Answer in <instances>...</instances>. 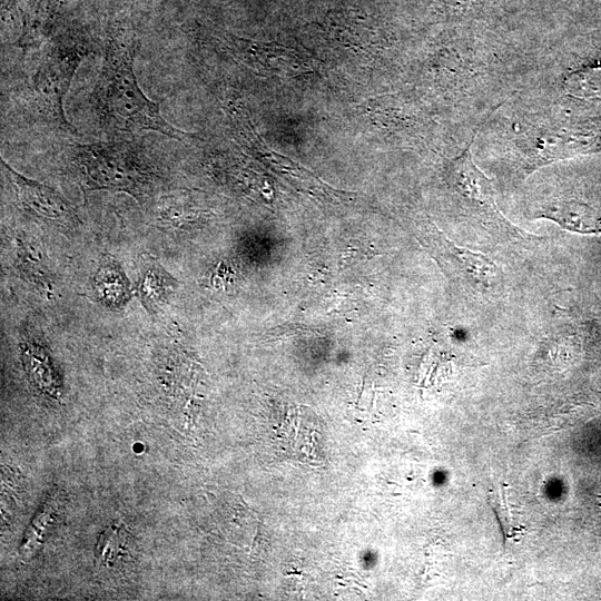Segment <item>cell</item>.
<instances>
[{"label": "cell", "mask_w": 601, "mask_h": 601, "mask_svg": "<svg viewBox=\"0 0 601 601\" xmlns=\"http://www.w3.org/2000/svg\"><path fill=\"white\" fill-rule=\"evenodd\" d=\"M52 10L51 0H35L14 46L23 52L39 49L50 33Z\"/></svg>", "instance_id": "obj_9"}, {"label": "cell", "mask_w": 601, "mask_h": 601, "mask_svg": "<svg viewBox=\"0 0 601 601\" xmlns=\"http://www.w3.org/2000/svg\"><path fill=\"white\" fill-rule=\"evenodd\" d=\"M447 178L462 204L480 220H484L501 234L516 236L514 227L505 220L495 204L491 180L475 165L471 145L451 161Z\"/></svg>", "instance_id": "obj_4"}, {"label": "cell", "mask_w": 601, "mask_h": 601, "mask_svg": "<svg viewBox=\"0 0 601 601\" xmlns=\"http://www.w3.org/2000/svg\"><path fill=\"white\" fill-rule=\"evenodd\" d=\"M489 503L499 519L501 529L506 539L514 538L519 533L520 525L511 511L505 486H500L489 494Z\"/></svg>", "instance_id": "obj_13"}, {"label": "cell", "mask_w": 601, "mask_h": 601, "mask_svg": "<svg viewBox=\"0 0 601 601\" xmlns=\"http://www.w3.org/2000/svg\"><path fill=\"white\" fill-rule=\"evenodd\" d=\"M69 161L87 190H121L140 197L149 189L155 176L142 148L125 139L73 144L69 149Z\"/></svg>", "instance_id": "obj_3"}, {"label": "cell", "mask_w": 601, "mask_h": 601, "mask_svg": "<svg viewBox=\"0 0 601 601\" xmlns=\"http://www.w3.org/2000/svg\"><path fill=\"white\" fill-rule=\"evenodd\" d=\"M601 149V134L594 126L578 124L551 130L536 140L525 158L528 173L555 160Z\"/></svg>", "instance_id": "obj_6"}, {"label": "cell", "mask_w": 601, "mask_h": 601, "mask_svg": "<svg viewBox=\"0 0 601 601\" xmlns=\"http://www.w3.org/2000/svg\"><path fill=\"white\" fill-rule=\"evenodd\" d=\"M92 50L82 37L61 36L51 41L23 93L32 120L65 134H79L65 116L63 99L78 67Z\"/></svg>", "instance_id": "obj_2"}, {"label": "cell", "mask_w": 601, "mask_h": 601, "mask_svg": "<svg viewBox=\"0 0 601 601\" xmlns=\"http://www.w3.org/2000/svg\"><path fill=\"white\" fill-rule=\"evenodd\" d=\"M99 297L109 303L119 305L128 295V287L121 270L112 265L101 266L95 279Z\"/></svg>", "instance_id": "obj_11"}, {"label": "cell", "mask_w": 601, "mask_h": 601, "mask_svg": "<svg viewBox=\"0 0 601 601\" xmlns=\"http://www.w3.org/2000/svg\"><path fill=\"white\" fill-rule=\"evenodd\" d=\"M137 42L126 36H110L89 105L100 130L115 138L141 130L157 131L185 141L190 134L169 124L160 112V101L148 98L134 71Z\"/></svg>", "instance_id": "obj_1"}, {"label": "cell", "mask_w": 601, "mask_h": 601, "mask_svg": "<svg viewBox=\"0 0 601 601\" xmlns=\"http://www.w3.org/2000/svg\"><path fill=\"white\" fill-rule=\"evenodd\" d=\"M1 167L14 189L18 201L26 210L61 227L79 226L80 219L75 207L57 190L19 174L3 159Z\"/></svg>", "instance_id": "obj_5"}, {"label": "cell", "mask_w": 601, "mask_h": 601, "mask_svg": "<svg viewBox=\"0 0 601 601\" xmlns=\"http://www.w3.org/2000/svg\"><path fill=\"white\" fill-rule=\"evenodd\" d=\"M542 217L568 230L601 233V209L577 200H561L543 209Z\"/></svg>", "instance_id": "obj_8"}, {"label": "cell", "mask_w": 601, "mask_h": 601, "mask_svg": "<svg viewBox=\"0 0 601 601\" xmlns=\"http://www.w3.org/2000/svg\"><path fill=\"white\" fill-rule=\"evenodd\" d=\"M24 362L33 381L43 390L56 391L57 383L50 364L41 348L30 346L24 353Z\"/></svg>", "instance_id": "obj_12"}, {"label": "cell", "mask_w": 601, "mask_h": 601, "mask_svg": "<svg viewBox=\"0 0 601 601\" xmlns=\"http://www.w3.org/2000/svg\"><path fill=\"white\" fill-rule=\"evenodd\" d=\"M439 246L450 257L455 274L479 292H497L502 285V272L490 258L471 249L456 246L439 233Z\"/></svg>", "instance_id": "obj_7"}, {"label": "cell", "mask_w": 601, "mask_h": 601, "mask_svg": "<svg viewBox=\"0 0 601 601\" xmlns=\"http://www.w3.org/2000/svg\"><path fill=\"white\" fill-rule=\"evenodd\" d=\"M568 93L577 98L601 96V59L571 71L563 81Z\"/></svg>", "instance_id": "obj_10"}, {"label": "cell", "mask_w": 601, "mask_h": 601, "mask_svg": "<svg viewBox=\"0 0 601 601\" xmlns=\"http://www.w3.org/2000/svg\"><path fill=\"white\" fill-rule=\"evenodd\" d=\"M125 542L126 538L121 530L110 528L101 535L97 555L105 562H111L122 551Z\"/></svg>", "instance_id": "obj_14"}]
</instances>
